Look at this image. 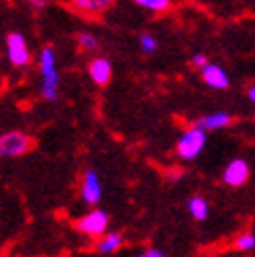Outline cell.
Masks as SVG:
<instances>
[{
    "label": "cell",
    "instance_id": "18",
    "mask_svg": "<svg viewBox=\"0 0 255 257\" xmlns=\"http://www.w3.org/2000/svg\"><path fill=\"white\" fill-rule=\"evenodd\" d=\"M190 61H193V65L203 67V65L207 63V57H205V55H201V53H197V55H193V59H190Z\"/></svg>",
    "mask_w": 255,
    "mask_h": 257
},
{
    "label": "cell",
    "instance_id": "21",
    "mask_svg": "<svg viewBox=\"0 0 255 257\" xmlns=\"http://www.w3.org/2000/svg\"><path fill=\"white\" fill-rule=\"evenodd\" d=\"M249 100L253 102V105H255V84L249 88Z\"/></svg>",
    "mask_w": 255,
    "mask_h": 257
},
{
    "label": "cell",
    "instance_id": "20",
    "mask_svg": "<svg viewBox=\"0 0 255 257\" xmlns=\"http://www.w3.org/2000/svg\"><path fill=\"white\" fill-rule=\"evenodd\" d=\"M145 257H163V251H159V249H149V251H145Z\"/></svg>",
    "mask_w": 255,
    "mask_h": 257
},
{
    "label": "cell",
    "instance_id": "15",
    "mask_svg": "<svg viewBox=\"0 0 255 257\" xmlns=\"http://www.w3.org/2000/svg\"><path fill=\"white\" fill-rule=\"evenodd\" d=\"M78 44H80L84 50H96V48H98L96 36H94V34H88V32L78 34Z\"/></svg>",
    "mask_w": 255,
    "mask_h": 257
},
{
    "label": "cell",
    "instance_id": "6",
    "mask_svg": "<svg viewBox=\"0 0 255 257\" xmlns=\"http://www.w3.org/2000/svg\"><path fill=\"white\" fill-rule=\"evenodd\" d=\"M103 197V186H100V178L94 170H88L84 174V182H82V199L88 205H96Z\"/></svg>",
    "mask_w": 255,
    "mask_h": 257
},
{
    "label": "cell",
    "instance_id": "9",
    "mask_svg": "<svg viewBox=\"0 0 255 257\" xmlns=\"http://www.w3.org/2000/svg\"><path fill=\"white\" fill-rule=\"evenodd\" d=\"M88 73H90V78L94 84L98 86H105L109 84L111 80V73H113V67H111V63L103 57H98V59H92L90 63H88Z\"/></svg>",
    "mask_w": 255,
    "mask_h": 257
},
{
    "label": "cell",
    "instance_id": "12",
    "mask_svg": "<svg viewBox=\"0 0 255 257\" xmlns=\"http://www.w3.org/2000/svg\"><path fill=\"white\" fill-rule=\"evenodd\" d=\"M121 242H123V238H121V234H119V232H109V234H105V236H103V240L98 242L96 251H98L100 255L115 253V251L121 247Z\"/></svg>",
    "mask_w": 255,
    "mask_h": 257
},
{
    "label": "cell",
    "instance_id": "1",
    "mask_svg": "<svg viewBox=\"0 0 255 257\" xmlns=\"http://www.w3.org/2000/svg\"><path fill=\"white\" fill-rule=\"evenodd\" d=\"M40 73H42V88L40 94L44 100L53 102L59 98V71H57V57L55 50L46 46L40 53Z\"/></svg>",
    "mask_w": 255,
    "mask_h": 257
},
{
    "label": "cell",
    "instance_id": "13",
    "mask_svg": "<svg viewBox=\"0 0 255 257\" xmlns=\"http://www.w3.org/2000/svg\"><path fill=\"white\" fill-rule=\"evenodd\" d=\"M188 211H190V215H193L195 220L201 222V220H205V217L209 215V205L203 197H193L188 201Z\"/></svg>",
    "mask_w": 255,
    "mask_h": 257
},
{
    "label": "cell",
    "instance_id": "3",
    "mask_svg": "<svg viewBox=\"0 0 255 257\" xmlns=\"http://www.w3.org/2000/svg\"><path fill=\"white\" fill-rule=\"evenodd\" d=\"M32 147V138L23 132H7L0 136V157H19Z\"/></svg>",
    "mask_w": 255,
    "mask_h": 257
},
{
    "label": "cell",
    "instance_id": "7",
    "mask_svg": "<svg viewBox=\"0 0 255 257\" xmlns=\"http://www.w3.org/2000/svg\"><path fill=\"white\" fill-rule=\"evenodd\" d=\"M249 178V165L245 159H234L228 163V168L224 170L222 180L228 186H243Z\"/></svg>",
    "mask_w": 255,
    "mask_h": 257
},
{
    "label": "cell",
    "instance_id": "4",
    "mask_svg": "<svg viewBox=\"0 0 255 257\" xmlns=\"http://www.w3.org/2000/svg\"><path fill=\"white\" fill-rule=\"evenodd\" d=\"M7 55H9V61H11L15 67L30 65V61H32L30 48H28V42H25V38H23L19 32H11V34L7 36Z\"/></svg>",
    "mask_w": 255,
    "mask_h": 257
},
{
    "label": "cell",
    "instance_id": "14",
    "mask_svg": "<svg viewBox=\"0 0 255 257\" xmlns=\"http://www.w3.org/2000/svg\"><path fill=\"white\" fill-rule=\"evenodd\" d=\"M134 3L147 11H153V13H163L172 7V0H134Z\"/></svg>",
    "mask_w": 255,
    "mask_h": 257
},
{
    "label": "cell",
    "instance_id": "17",
    "mask_svg": "<svg viewBox=\"0 0 255 257\" xmlns=\"http://www.w3.org/2000/svg\"><path fill=\"white\" fill-rule=\"evenodd\" d=\"M140 48H143L145 53H155L157 50V38L151 36V34H143L140 36Z\"/></svg>",
    "mask_w": 255,
    "mask_h": 257
},
{
    "label": "cell",
    "instance_id": "8",
    "mask_svg": "<svg viewBox=\"0 0 255 257\" xmlns=\"http://www.w3.org/2000/svg\"><path fill=\"white\" fill-rule=\"evenodd\" d=\"M201 69H203V82H205L209 88L226 90L230 86V78H228V73L220 65H215V63H205Z\"/></svg>",
    "mask_w": 255,
    "mask_h": 257
},
{
    "label": "cell",
    "instance_id": "11",
    "mask_svg": "<svg viewBox=\"0 0 255 257\" xmlns=\"http://www.w3.org/2000/svg\"><path fill=\"white\" fill-rule=\"evenodd\" d=\"M71 5L82 13H88V15H98L113 5V0H71Z\"/></svg>",
    "mask_w": 255,
    "mask_h": 257
},
{
    "label": "cell",
    "instance_id": "16",
    "mask_svg": "<svg viewBox=\"0 0 255 257\" xmlns=\"http://www.w3.org/2000/svg\"><path fill=\"white\" fill-rule=\"evenodd\" d=\"M236 249H240V251H251V249H255V234H251V232L240 234V236L236 238Z\"/></svg>",
    "mask_w": 255,
    "mask_h": 257
},
{
    "label": "cell",
    "instance_id": "5",
    "mask_svg": "<svg viewBox=\"0 0 255 257\" xmlns=\"http://www.w3.org/2000/svg\"><path fill=\"white\" fill-rule=\"evenodd\" d=\"M107 226H109V215L105 211H100V209H92L90 213H86L84 217H80V220L75 222V228L86 236L105 234Z\"/></svg>",
    "mask_w": 255,
    "mask_h": 257
},
{
    "label": "cell",
    "instance_id": "2",
    "mask_svg": "<svg viewBox=\"0 0 255 257\" xmlns=\"http://www.w3.org/2000/svg\"><path fill=\"white\" fill-rule=\"evenodd\" d=\"M205 143H207L205 130L195 123L190 130H186L180 136V140H178V145H176V153H178V157L180 159L193 161V159H197L201 155V151L205 149Z\"/></svg>",
    "mask_w": 255,
    "mask_h": 257
},
{
    "label": "cell",
    "instance_id": "10",
    "mask_svg": "<svg viewBox=\"0 0 255 257\" xmlns=\"http://www.w3.org/2000/svg\"><path fill=\"white\" fill-rule=\"evenodd\" d=\"M230 121H232L230 115L224 113V111H218V113H209V115H205V117H201L197 121V125L203 127L205 132H209V130H220V127L230 125Z\"/></svg>",
    "mask_w": 255,
    "mask_h": 257
},
{
    "label": "cell",
    "instance_id": "19",
    "mask_svg": "<svg viewBox=\"0 0 255 257\" xmlns=\"http://www.w3.org/2000/svg\"><path fill=\"white\" fill-rule=\"evenodd\" d=\"M30 5L36 9V11H42L46 7V0H30Z\"/></svg>",
    "mask_w": 255,
    "mask_h": 257
}]
</instances>
